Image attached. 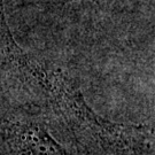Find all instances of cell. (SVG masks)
Listing matches in <instances>:
<instances>
[{"instance_id": "6da1fadb", "label": "cell", "mask_w": 155, "mask_h": 155, "mask_svg": "<svg viewBox=\"0 0 155 155\" xmlns=\"http://www.w3.org/2000/svg\"><path fill=\"white\" fill-rule=\"evenodd\" d=\"M33 75L48 90L60 111L79 130L86 131L107 146L129 150H143L150 147L153 136L147 127L122 125L98 116L86 105L82 94L59 72H47L32 67Z\"/></svg>"}, {"instance_id": "7a4b0ae2", "label": "cell", "mask_w": 155, "mask_h": 155, "mask_svg": "<svg viewBox=\"0 0 155 155\" xmlns=\"http://www.w3.org/2000/svg\"><path fill=\"white\" fill-rule=\"evenodd\" d=\"M7 143L13 155H68L41 124L35 122L12 123Z\"/></svg>"}]
</instances>
